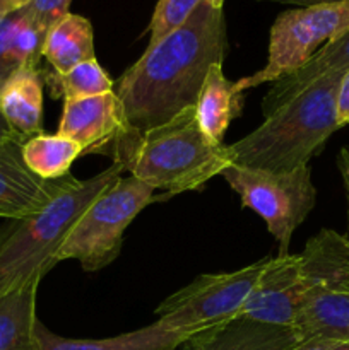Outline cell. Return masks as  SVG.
I'll return each mask as SVG.
<instances>
[{
	"label": "cell",
	"instance_id": "5",
	"mask_svg": "<svg viewBox=\"0 0 349 350\" xmlns=\"http://www.w3.org/2000/svg\"><path fill=\"white\" fill-rule=\"evenodd\" d=\"M156 188L135 176L118 178L82 214L57 255V263L77 260L84 272H98L118 256L130 222L156 200Z\"/></svg>",
	"mask_w": 349,
	"mask_h": 350
},
{
	"label": "cell",
	"instance_id": "9",
	"mask_svg": "<svg viewBox=\"0 0 349 350\" xmlns=\"http://www.w3.org/2000/svg\"><path fill=\"white\" fill-rule=\"evenodd\" d=\"M296 272L303 306L320 293H349V236L322 229L296 255Z\"/></svg>",
	"mask_w": 349,
	"mask_h": 350
},
{
	"label": "cell",
	"instance_id": "17",
	"mask_svg": "<svg viewBox=\"0 0 349 350\" xmlns=\"http://www.w3.org/2000/svg\"><path fill=\"white\" fill-rule=\"evenodd\" d=\"M349 68V29L334 41L325 44L324 48L313 55L307 65L300 70L293 72L287 77L279 79L267 91L266 98L262 99V113L263 116H269L274 109L283 106L291 98L303 91L307 85H310L315 79L328 72L341 70L346 72Z\"/></svg>",
	"mask_w": 349,
	"mask_h": 350
},
{
	"label": "cell",
	"instance_id": "25",
	"mask_svg": "<svg viewBox=\"0 0 349 350\" xmlns=\"http://www.w3.org/2000/svg\"><path fill=\"white\" fill-rule=\"evenodd\" d=\"M70 3L72 0H29L21 10L48 34L55 24L70 14Z\"/></svg>",
	"mask_w": 349,
	"mask_h": 350
},
{
	"label": "cell",
	"instance_id": "12",
	"mask_svg": "<svg viewBox=\"0 0 349 350\" xmlns=\"http://www.w3.org/2000/svg\"><path fill=\"white\" fill-rule=\"evenodd\" d=\"M296 255L269 258L240 317L279 327H293L303 301L298 293Z\"/></svg>",
	"mask_w": 349,
	"mask_h": 350
},
{
	"label": "cell",
	"instance_id": "30",
	"mask_svg": "<svg viewBox=\"0 0 349 350\" xmlns=\"http://www.w3.org/2000/svg\"><path fill=\"white\" fill-rule=\"evenodd\" d=\"M269 2H279V3H287V5H298V7H311V5H325V3L349 2V0H269Z\"/></svg>",
	"mask_w": 349,
	"mask_h": 350
},
{
	"label": "cell",
	"instance_id": "2",
	"mask_svg": "<svg viewBox=\"0 0 349 350\" xmlns=\"http://www.w3.org/2000/svg\"><path fill=\"white\" fill-rule=\"evenodd\" d=\"M99 156H108L130 176L168 195L198 190L231 166L224 144L212 142L198 126L195 108L144 132L127 129Z\"/></svg>",
	"mask_w": 349,
	"mask_h": 350
},
{
	"label": "cell",
	"instance_id": "11",
	"mask_svg": "<svg viewBox=\"0 0 349 350\" xmlns=\"http://www.w3.org/2000/svg\"><path fill=\"white\" fill-rule=\"evenodd\" d=\"M24 140H0V217L21 219L34 214L50 202L64 178L43 180L23 159Z\"/></svg>",
	"mask_w": 349,
	"mask_h": 350
},
{
	"label": "cell",
	"instance_id": "18",
	"mask_svg": "<svg viewBox=\"0 0 349 350\" xmlns=\"http://www.w3.org/2000/svg\"><path fill=\"white\" fill-rule=\"evenodd\" d=\"M47 33L23 10L0 21V88L21 68H40Z\"/></svg>",
	"mask_w": 349,
	"mask_h": 350
},
{
	"label": "cell",
	"instance_id": "28",
	"mask_svg": "<svg viewBox=\"0 0 349 350\" xmlns=\"http://www.w3.org/2000/svg\"><path fill=\"white\" fill-rule=\"evenodd\" d=\"M337 170L341 174L342 185H344L346 200H348V232L349 236V147H342L337 154Z\"/></svg>",
	"mask_w": 349,
	"mask_h": 350
},
{
	"label": "cell",
	"instance_id": "29",
	"mask_svg": "<svg viewBox=\"0 0 349 350\" xmlns=\"http://www.w3.org/2000/svg\"><path fill=\"white\" fill-rule=\"evenodd\" d=\"M29 0H0V21L23 9Z\"/></svg>",
	"mask_w": 349,
	"mask_h": 350
},
{
	"label": "cell",
	"instance_id": "13",
	"mask_svg": "<svg viewBox=\"0 0 349 350\" xmlns=\"http://www.w3.org/2000/svg\"><path fill=\"white\" fill-rule=\"evenodd\" d=\"M300 340V334L293 327L236 317L198 332L180 350H289Z\"/></svg>",
	"mask_w": 349,
	"mask_h": 350
},
{
	"label": "cell",
	"instance_id": "4",
	"mask_svg": "<svg viewBox=\"0 0 349 350\" xmlns=\"http://www.w3.org/2000/svg\"><path fill=\"white\" fill-rule=\"evenodd\" d=\"M113 163L88 180L67 174L44 207L0 229V294L41 280L55 265L62 245L89 205L122 178Z\"/></svg>",
	"mask_w": 349,
	"mask_h": 350
},
{
	"label": "cell",
	"instance_id": "16",
	"mask_svg": "<svg viewBox=\"0 0 349 350\" xmlns=\"http://www.w3.org/2000/svg\"><path fill=\"white\" fill-rule=\"evenodd\" d=\"M243 103L245 92L236 91L235 82L226 79L221 64L212 65L195 103L198 126L212 142L222 144L231 122L242 115Z\"/></svg>",
	"mask_w": 349,
	"mask_h": 350
},
{
	"label": "cell",
	"instance_id": "19",
	"mask_svg": "<svg viewBox=\"0 0 349 350\" xmlns=\"http://www.w3.org/2000/svg\"><path fill=\"white\" fill-rule=\"evenodd\" d=\"M41 280L0 294V350H38L36 296Z\"/></svg>",
	"mask_w": 349,
	"mask_h": 350
},
{
	"label": "cell",
	"instance_id": "1",
	"mask_svg": "<svg viewBox=\"0 0 349 350\" xmlns=\"http://www.w3.org/2000/svg\"><path fill=\"white\" fill-rule=\"evenodd\" d=\"M228 46L222 9L204 0L115 81L127 129L144 132L195 108L209 68L222 65Z\"/></svg>",
	"mask_w": 349,
	"mask_h": 350
},
{
	"label": "cell",
	"instance_id": "31",
	"mask_svg": "<svg viewBox=\"0 0 349 350\" xmlns=\"http://www.w3.org/2000/svg\"><path fill=\"white\" fill-rule=\"evenodd\" d=\"M10 137H16V135H14L12 130L9 129V125L5 123V120H3L2 115H0V140L10 139Z\"/></svg>",
	"mask_w": 349,
	"mask_h": 350
},
{
	"label": "cell",
	"instance_id": "23",
	"mask_svg": "<svg viewBox=\"0 0 349 350\" xmlns=\"http://www.w3.org/2000/svg\"><path fill=\"white\" fill-rule=\"evenodd\" d=\"M44 72V85H48L50 94L55 99L62 98L79 99L89 98V96L105 94V92L113 91L115 81L105 72V68L98 64V60L82 62L75 65L65 74H57V72Z\"/></svg>",
	"mask_w": 349,
	"mask_h": 350
},
{
	"label": "cell",
	"instance_id": "20",
	"mask_svg": "<svg viewBox=\"0 0 349 350\" xmlns=\"http://www.w3.org/2000/svg\"><path fill=\"white\" fill-rule=\"evenodd\" d=\"M43 57L57 74H65L82 62L94 60V29L79 14H67L47 34Z\"/></svg>",
	"mask_w": 349,
	"mask_h": 350
},
{
	"label": "cell",
	"instance_id": "27",
	"mask_svg": "<svg viewBox=\"0 0 349 350\" xmlns=\"http://www.w3.org/2000/svg\"><path fill=\"white\" fill-rule=\"evenodd\" d=\"M337 122L339 125H349V68L344 72L337 94Z\"/></svg>",
	"mask_w": 349,
	"mask_h": 350
},
{
	"label": "cell",
	"instance_id": "8",
	"mask_svg": "<svg viewBox=\"0 0 349 350\" xmlns=\"http://www.w3.org/2000/svg\"><path fill=\"white\" fill-rule=\"evenodd\" d=\"M269 258L226 273H202L156 308L166 328L198 334L240 317Z\"/></svg>",
	"mask_w": 349,
	"mask_h": 350
},
{
	"label": "cell",
	"instance_id": "24",
	"mask_svg": "<svg viewBox=\"0 0 349 350\" xmlns=\"http://www.w3.org/2000/svg\"><path fill=\"white\" fill-rule=\"evenodd\" d=\"M202 2L204 0H157L156 9H154L149 23L147 46L156 44L168 33L183 24Z\"/></svg>",
	"mask_w": 349,
	"mask_h": 350
},
{
	"label": "cell",
	"instance_id": "3",
	"mask_svg": "<svg viewBox=\"0 0 349 350\" xmlns=\"http://www.w3.org/2000/svg\"><path fill=\"white\" fill-rule=\"evenodd\" d=\"M344 72L320 75L294 98L274 109L243 139L226 146L233 166L289 173L322 152L337 122V94Z\"/></svg>",
	"mask_w": 349,
	"mask_h": 350
},
{
	"label": "cell",
	"instance_id": "32",
	"mask_svg": "<svg viewBox=\"0 0 349 350\" xmlns=\"http://www.w3.org/2000/svg\"><path fill=\"white\" fill-rule=\"evenodd\" d=\"M207 3H211L212 7H218V9H222V5H224V0H205Z\"/></svg>",
	"mask_w": 349,
	"mask_h": 350
},
{
	"label": "cell",
	"instance_id": "10",
	"mask_svg": "<svg viewBox=\"0 0 349 350\" xmlns=\"http://www.w3.org/2000/svg\"><path fill=\"white\" fill-rule=\"evenodd\" d=\"M125 130V115L115 91L64 101L58 135L79 144L82 156L99 154L106 144Z\"/></svg>",
	"mask_w": 349,
	"mask_h": 350
},
{
	"label": "cell",
	"instance_id": "22",
	"mask_svg": "<svg viewBox=\"0 0 349 350\" xmlns=\"http://www.w3.org/2000/svg\"><path fill=\"white\" fill-rule=\"evenodd\" d=\"M81 156V146L58 133H41L26 140L23 146L24 163L43 180H58L70 174L72 163Z\"/></svg>",
	"mask_w": 349,
	"mask_h": 350
},
{
	"label": "cell",
	"instance_id": "33",
	"mask_svg": "<svg viewBox=\"0 0 349 350\" xmlns=\"http://www.w3.org/2000/svg\"><path fill=\"white\" fill-rule=\"evenodd\" d=\"M177 350H180V349H177Z\"/></svg>",
	"mask_w": 349,
	"mask_h": 350
},
{
	"label": "cell",
	"instance_id": "7",
	"mask_svg": "<svg viewBox=\"0 0 349 350\" xmlns=\"http://www.w3.org/2000/svg\"><path fill=\"white\" fill-rule=\"evenodd\" d=\"M221 176L240 195L243 207L252 208L266 221L269 232L279 243V256L287 255L293 232L317 204L310 164L289 173H270L231 164Z\"/></svg>",
	"mask_w": 349,
	"mask_h": 350
},
{
	"label": "cell",
	"instance_id": "15",
	"mask_svg": "<svg viewBox=\"0 0 349 350\" xmlns=\"http://www.w3.org/2000/svg\"><path fill=\"white\" fill-rule=\"evenodd\" d=\"M194 334L166 328L159 321L135 332L109 338H67L48 330L40 320L36 323L38 350H177Z\"/></svg>",
	"mask_w": 349,
	"mask_h": 350
},
{
	"label": "cell",
	"instance_id": "14",
	"mask_svg": "<svg viewBox=\"0 0 349 350\" xmlns=\"http://www.w3.org/2000/svg\"><path fill=\"white\" fill-rule=\"evenodd\" d=\"M44 72L21 68L0 88V115L21 140H29L43 132Z\"/></svg>",
	"mask_w": 349,
	"mask_h": 350
},
{
	"label": "cell",
	"instance_id": "26",
	"mask_svg": "<svg viewBox=\"0 0 349 350\" xmlns=\"http://www.w3.org/2000/svg\"><path fill=\"white\" fill-rule=\"evenodd\" d=\"M289 350H349V342L328 337H308L301 338Z\"/></svg>",
	"mask_w": 349,
	"mask_h": 350
},
{
	"label": "cell",
	"instance_id": "6",
	"mask_svg": "<svg viewBox=\"0 0 349 350\" xmlns=\"http://www.w3.org/2000/svg\"><path fill=\"white\" fill-rule=\"evenodd\" d=\"M348 29L349 2L296 7L279 14L270 27L266 65L255 74L235 81V89L245 92L287 77Z\"/></svg>",
	"mask_w": 349,
	"mask_h": 350
},
{
	"label": "cell",
	"instance_id": "21",
	"mask_svg": "<svg viewBox=\"0 0 349 350\" xmlns=\"http://www.w3.org/2000/svg\"><path fill=\"white\" fill-rule=\"evenodd\" d=\"M294 330L300 338L328 337L349 342V293H320L301 308Z\"/></svg>",
	"mask_w": 349,
	"mask_h": 350
}]
</instances>
